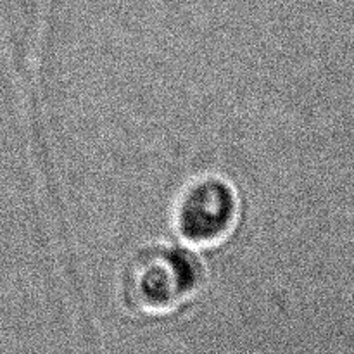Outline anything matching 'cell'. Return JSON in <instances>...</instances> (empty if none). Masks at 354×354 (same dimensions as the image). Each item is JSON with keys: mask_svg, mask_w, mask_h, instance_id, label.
<instances>
[{"mask_svg": "<svg viewBox=\"0 0 354 354\" xmlns=\"http://www.w3.org/2000/svg\"><path fill=\"white\" fill-rule=\"evenodd\" d=\"M239 199L234 187L220 176H201L180 194L175 206V227L192 245H214L234 230Z\"/></svg>", "mask_w": 354, "mask_h": 354, "instance_id": "cell-2", "label": "cell"}, {"mask_svg": "<svg viewBox=\"0 0 354 354\" xmlns=\"http://www.w3.org/2000/svg\"><path fill=\"white\" fill-rule=\"evenodd\" d=\"M204 280L201 261L187 248L152 244L138 249L121 272V296L128 310L162 315L190 299Z\"/></svg>", "mask_w": 354, "mask_h": 354, "instance_id": "cell-1", "label": "cell"}]
</instances>
